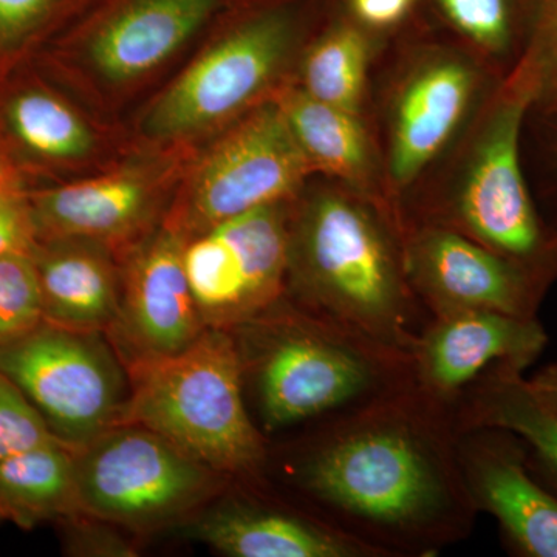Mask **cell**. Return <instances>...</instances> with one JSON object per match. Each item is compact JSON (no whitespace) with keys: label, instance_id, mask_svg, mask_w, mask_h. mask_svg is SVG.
Segmentation results:
<instances>
[{"label":"cell","instance_id":"8","mask_svg":"<svg viewBox=\"0 0 557 557\" xmlns=\"http://www.w3.org/2000/svg\"><path fill=\"white\" fill-rule=\"evenodd\" d=\"M289 222L284 203L270 205L186 240L183 263L207 327H240L284 298Z\"/></svg>","mask_w":557,"mask_h":557},{"label":"cell","instance_id":"5","mask_svg":"<svg viewBox=\"0 0 557 557\" xmlns=\"http://www.w3.org/2000/svg\"><path fill=\"white\" fill-rule=\"evenodd\" d=\"M536 100V81L525 58L487 109L465 180L440 218L423 225L457 231L553 284L557 231L539 214L520 157L523 123Z\"/></svg>","mask_w":557,"mask_h":557},{"label":"cell","instance_id":"33","mask_svg":"<svg viewBox=\"0 0 557 557\" xmlns=\"http://www.w3.org/2000/svg\"><path fill=\"white\" fill-rule=\"evenodd\" d=\"M530 381L542 398L557 412V361L539 370Z\"/></svg>","mask_w":557,"mask_h":557},{"label":"cell","instance_id":"17","mask_svg":"<svg viewBox=\"0 0 557 557\" xmlns=\"http://www.w3.org/2000/svg\"><path fill=\"white\" fill-rule=\"evenodd\" d=\"M475 78L457 60L424 65L399 95L392 134L391 174L405 188L453 137L471 98Z\"/></svg>","mask_w":557,"mask_h":557},{"label":"cell","instance_id":"1","mask_svg":"<svg viewBox=\"0 0 557 557\" xmlns=\"http://www.w3.org/2000/svg\"><path fill=\"white\" fill-rule=\"evenodd\" d=\"M277 472L332 525L380 557H432L472 533L453 412L403 388L317 421Z\"/></svg>","mask_w":557,"mask_h":557},{"label":"cell","instance_id":"16","mask_svg":"<svg viewBox=\"0 0 557 557\" xmlns=\"http://www.w3.org/2000/svg\"><path fill=\"white\" fill-rule=\"evenodd\" d=\"M225 2L110 0L90 33V60L109 81L138 78L185 46Z\"/></svg>","mask_w":557,"mask_h":557},{"label":"cell","instance_id":"24","mask_svg":"<svg viewBox=\"0 0 557 557\" xmlns=\"http://www.w3.org/2000/svg\"><path fill=\"white\" fill-rule=\"evenodd\" d=\"M9 119L17 138L40 156L79 159L94 146V137L84 121L50 95L39 91L21 95L11 102Z\"/></svg>","mask_w":557,"mask_h":557},{"label":"cell","instance_id":"28","mask_svg":"<svg viewBox=\"0 0 557 557\" xmlns=\"http://www.w3.org/2000/svg\"><path fill=\"white\" fill-rule=\"evenodd\" d=\"M446 13L461 32L480 46L504 51L511 40L507 0H442Z\"/></svg>","mask_w":557,"mask_h":557},{"label":"cell","instance_id":"13","mask_svg":"<svg viewBox=\"0 0 557 557\" xmlns=\"http://www.w3.org/2000/svg\"><path fill=\"white\" fill-rule=\"evenodd\" d=\"M547 344L537 318L482 310L431 317L410 351L413 386L453 410L487 369L509 362L527 370Z\"/></svg>","mask_w":557,"mask_h":557},{"label":"cell","instance_id":"32","mask_svg":"<svg viewBox=\"0 0 557 557\" xmlns=\"http://www.w3.org/2000/svg\"><path fill=\"white\" fill-rule=\"evenodd\" d=\"M412 0H354L359 16L373 25L397 22L408 10Z\"/></svg>","mask_w":557,"mask_h":557},{"label":"cell","instance_id":"25","mask_svg":"<svg viewBox=\"0 0 557 557\" xmlns=\"http://www.w3.org/2000/svg\"><path fill=\"white\" fill-rule=\"evenodd\" d=\"M46 322L42 288L28 252L0 256V346L27 336Z\"/></svg>","mask_w":557,"mask_h":557},{"label":"cell","instance_id":"14","mask_svg":"<svg viewBox=\"0 0 557 557\" xmlns=\"http://www.w3.org/2000/svg\"><path fill=\"white\" fill-rule=\"evenodd\" d=\"M185 244L178 231H160L131 260L109 332L124 364L178 354L207 329L186 276Z\"/></svg>","mask_w":557,"mask_h":557},{"label":"cell","instance_id":"9","mask_svg":"<svg viewBox=\"0 0 557 557\" xmlns=\"http://www.w3.org/2000/svg\"><path fill=\"white\" fill-rule=\"evenodd\" d=\"M295 33L287 9L258 11L237 22L150 109L146 132L174 138L228 119L276 78Z\"/></svg>","mask_w":557,"mask_h":557},{"label":"cell","instance_id":"26","mask_svg":"<svg viewBox=\"0 0 557 557\" xmlns=\"http://www.w3.org/2000/svg\"><path fill=\"white\" fill-rule=\"evenodd\" d=\"M57 440L30 399L0 372V460Z\"/></svg>","mask_w":557,"mask_h":557},{"label":"cell","instance_id":"6","mask_svg":"<svg viewBox=\"0 0 557 557\" xmlns=\"http://www.w3.org/2000/svg\"><path fill=\"white\" fill-rule=\"evenodd\" d=\"M73 450L81 512L132 530L185 522L231 482L138 424Z\"/></svg>","mask_w":557,"mask_h":557},{"label":"cell","instance_id":"18","mask_svg":"<svg viewBox=\"0 0 557 557\" xmlns=\"http://www.w3.org/2000/svg\"><path fill=\"white\" fill-rule=\"evenodd\" d=\"M525 370L498 362L479 376L453 408L457 431L498 428L523 443L531 468L557 493V412Z\"/></svg>","mask_w":557,"mask_h":557},{"label":"cell","instance_id":"22","mask_svg":"<svg viewBox=\"0 0 557 557\" xmlns=\"http://www.w3.org/2000/svg\"><path fill=\"white\" fill-rule=\"evenodd\" d=\"M277 102L311 166L351 185L366 182L369 146L355 113L314 100L304 90Z\"/></svg>","mask_w":557,"mask_h":557},{"label":"cell","instance_id":"10","mask_svg":"<svg viewBox=\"0 0 557 557\" xmlns=\"http://www.w3.org/2000/svg\"><path fill=\"white\" fill-rule=\"evenodd\" d=\"M311 170L281 104L262 106L201 163L172 230L197 236L252 209L284 203Z\"/></svg>","mask_w":557,"mask_h":557},{"label":"cell","instance_id":"3","mask_svg":"<svg viewBox=\"0 0 557 557\" xmlns=\"http://www.w3.org/2000/svg\"><path fill=\"white\" fill-rule=\"evenodd\" d=\"M267 438L412 386V358L284 296L231 330Z\"/></svg>","mask_w":557,"mask_h":557},{"label":"cell","instance_id":"11","mask_svg":"<svg viewBox=\"0 0 557 557\" xmlns=\"http://www.w3.org/2000/svg\"><path fill=\"white\" fill-rule=\"evenodd\" d=\"M401 244L410 287L431 317L482 310L537 318L552 285L445 226L405 228Z\"/></svg>","mask_w":557,"mask_h":557},{"label":"cell","instance_id":"29","mask_svg":"<svg viewBox=\"0 0 557 557\" xmlns=\"http://www.w3.org/2000/svg\"><path fill=\"white\" fill-rule=\"evenodd\" d=\"M65 527V542L72 555L132 556L134 548L123 541L112 523L86 512H78L61 522Z\"/></svg>","mask_w":557,"mask_h":557},{"label":"cell","instance_id":"12","mask_svg":"<svg viewBox=\"0 0 557 557\" xmlns=\"http://www.w3.org/2000/svg\"><path fill=\"white\" fill-rule=\"evenodd\" d=\"M461 479L475 511L497 520L520 557H557V493L531 468L523 443L505 429L457 432Z\"/></svg>","mask_w":557,"mask_h":557},{"label":"cell","instance_id":"31","mask_svg":"<svg viewBox=\"0 0 557 557\" xmlns=\"http://www.w3.org/2000/svg\"><path fill=\"white\" fill-rule=\"evenodd\" d=\"M38 245L33 209L21 197L5 193L0 196V256L11 252L32 255Z\"/></svg>","mask_w":557,"mask_h":557},{"label":"cell","instance_id":"20","mask_svg":"<svg viewBox=\"0 0 557 557\" xmlns=\"http://www.w3.org/2000/svg\"><path fill=\"white\" fill-rule=\"evenodd\" d=\"M149 207L148 183L121 174L49 190L32 209L38 239L100 240L137 230Z\"/></svg>","mask_w":557,"mask_h":557},{"label":"cell","instance_id":"4","mask_svg":"<svg viewBox=\"0 0 557 557\" xmlns=\"http://www.w3.org/2000/svg\"><path fill=\"white\" fill-rule=\"evenodd\" d=\"M126 368L129 397L120 424L157 432L234 482L267 478L270 440L249 412L231 330L207 327L185 350Z\"/></svg>","mask_w":557,"mask_h":557},{"label":"cell","instance_id":"34","mask_svg":"<svg viewBox=\"0 0 557 557\" xmlns=\"http://www.w3.org/2000/svg\"><path fill=\"white\" fill-rule=\"evenodd\" d=\"M542 115L548 116L552 121V152L557 170V113H542Z\"/></svg>","mask_w":557,"mask_h":557},{"label":"cell","instance_id":"19","mask_svg":"<svg viewBox=\"0 0 557 557\" xmlns=\"http://www.w3.org/2000/svg\"><path fill=\"white\" fill-rule=\"evenodd\" d=\"M36 245L32 252L42 288L46 322L81 332L109 333L120 314L121 287L115 269L86 245Z\"/></svg>","mask_w":557,"mask_h":557},{"label":"cell","instance_id":"30","mask_svg":"<svg viewBox=\"0 0 557 557\" xmlns=\"http://www.w3.org/2000/svg\"><path fill=\"white\" fill-rule=\"evenodd\" d=\"M69 0H0V44H14L50 20Z\"/></svg>","mask_w":557,"mask_h":557},{"label":"cell","instance_id":"7","mask_svg":"<svg viewBox=\"0 0 557 557\" xmlns=\"http://www.w3.org/2000/svg\"><path fill=\"white\" fill-rule=\"evenodd\" d=\"M0 372L24 392L51 434L78 449L120 424L129 373L104 333L42 322L0 346Z\"/></svg>","mask_w":557,"mask_h":557},{"label":"cell","instance_id":"23","mask_svg":"<svg viewBox=\"0 0 557 557\" xmlns=\"http://www.w3.org/2000/svg\"><path fill=\"white\" fill-rule=\"evenodd\" d=\"M368 46L358 32L339 28L311 49L304 64L306 94L357 115L364 91Z\"/></svg>","mask_w":557,"mask_h":557},{"label":"cell","instance_id":"21","mask_svg":"<svg viewBox=\"0 0 557 557\" xmlns=\"http://www.w3.org/2000/svg\"><path fill=\"white\" fill-rule=\"evenodd\" d=\"M81 512L75 450L47 443L0 460V522L35 528Z\"/></svg>","mask_w":557,"mask_h":557},{"label":"cell","instance_id":"27","mask_svg":"<svg viewBox=\"0 0 557 557\" xmlns=\"http://www.w3.org/2000/svg\"><path fill=\"white\" fill-rule=\"evenodd\" d=\"M525 58L534 81L539 113H557V0H539L533 30L528 40Z\"/></svg>","mask_w":557,"mask_h":557},{"label":"cell","instance_id":"2","mask_svg":"<svg viewBox=\"0 0 557 557\" xmlns=\"http://www.w3.org/2000/svg\"><path fill=\"white\" fill-rule=\"evenodd\" d=\"M285 296L409 355L431 319L410 287L401 233L366 201L335 190L314 194L289 222Z\"/></svg>","mask_w":557,"mask_h":557},{"label":"cell","instance_id":"35","mask_svg":"<svg viewBox=\"0 0 557 557\" xmlns=\"http://www.w3.org/2000/svg\"><path fill=\"white\" fill-rule=\"evenodd\" d=\"M5 193H9V190L3 189V180L0 177V196Z\"/></svg>","mask_w":557,"mask_h":557},{"label":"cell","instance_id":"15","mask_svg":"<svg viewBox=\"0 0 557 557\" xmlns=\"http://www.w3.org/2000/svg\"><path fill=\"white\" fill-rule=\"evenodd\" d=\"M183 534L231 557H380L311 509L260 491L233 494L196 512L183 523Z\"/></svg>","mask_w":557,"mask_h":557}]
</instances>
